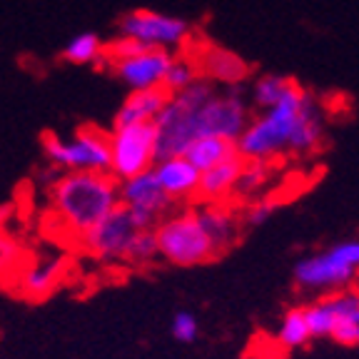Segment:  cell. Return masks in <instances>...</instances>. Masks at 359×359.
Listing matches in <instances>:
<instances>
[{"mask_svg": "<svg viewBox=\"0 0 359 359\" xmlns=\"http://www.w3.org/2000/svg\"><path fill=\"white\" fill-rule=\"evenodd\" d=\"M67 272V262L62 255H50V257H38L28 264V267L20 269L18 275V287H20V294L25 299H48L53 292L60 287L62 277Z\"/></svg>", "mask_w": 359, "mask_h": 359, "instance_id": "11", "label": "cell"}, {"mask_svg": "<svg viewBox=\"0 0 359 359\" xmlns=\"http://www.w3.org/2000/svg\"><path fill=\"white\" fill-rule=\"evenodd\" d=\"M170 332H172V337L177 339V342L192 344L197 339V334H200V325H197L195 314L180 309V312L172 317V322H170Z\"/></svg>", "mask_w": 359, "mask_h": 359, "instance_id": "29", "label": "cell"}, {"mask_svg": "<svg viewBox=\"0 0 359 359\" xmlns=\"http://www.w3.org/2000/svg\"><path fill=\"white\" fill-rule=\"evenodd\" d=\"M195 212L208 237L212 240L217 255H222L224 250H230L235 245L237 237H240L242 222L227 205H202V208H195Z\"/></svg>", "mask_w": 359, "mask_h": 359, "instance_id": "17", "label": "cell"}, {"mask_svg": "<svg viewBox=\"0 0 359 359\" xmlns=\"http://www.w3.org/2000/svg\"><path fill=\"white\" fill-rule=\"evenodd\" d=\"M105 55V45H102L100 35L95 33H78L70 43L65 45L62 57L73 65H88V62H97Z\"/></svg>", "mask_w": 359, "mask_h": 359, "instance_id": "21", "label": "cell"}, {"mask_svg": "<svg viewBox=\"0 0 359 359\" xmlns=\"http://www.w3.org/2000/svg\"><path fill=\"white\" fill-rule=\"evenodd\" d=\"M304 320H307L312 339H322V337L332 334V330H334V325H337V314H334V309L330 307L327 297H322L312 304H304Z\"/></svg>", "mask_w": 359, "mask_h": 359, "instance_id": "24", "label": "cell"}, {"mask_svg": "<svg viewBox=\"0 0 359 359\" xmlns=\"http://www.w3.org/2000/svg\"><path fill=\"white\" fill-rule=\"evenodd\" d=\"M192 62H195L200 78L210 80L212 85H224V88L242 85L247 73H250L247 62L237 53L224 50V48H215V45H208Z\"/></svg>", "mask_w": 359, "mask_h": 359, "instance_id": "12", "label": "cell"}, {"mask_svg": "<svg viewBox=\"0 0 359 359\" xmlns=\"http://www.w3.org/2000/svg\"><path fill=\"white\" fill-rule=\"evenodd\" d=\"M11 215H13V208H11V205H0V232H6Z\"/></svg>", "mask_w": 359, "mask_h": 359, "instance_id": "31", "label": "cell"}, {"mask_svg": "<svg viewBox=\"0 0 359 359\" xmlns=\"http://www.w3.org/2000/svg\"><path fill=\"white\" fill-rule=\"evenodd\" d=\"M235 155H237L235 142L222 140V137H197L182 157H185L197 172H205V170L215 168V165L224 163V160H230Z\"/></svg>", "mask_w": 359, "mask_h": 359, "instance_id": "18", "label": "cell"}, {"mask_svg": "<svg viewBox=\"0 0 359 359\" xmlns=\"http://www.w3.org/2000/svg\"><path fill=\"white\" fill-rule=\"evenodd\" d=\"M325 137V112L299 85L277 105L250 118L235 147L242 160L275 163L285 155H309Z\"/></svg>", "mask_w": 359, "mask_h": 359, "instance_id": "1", "label": "cell"}, {"mask_svg": "<svg viewBox=\"0 0 359 359\" xmlns=\"http://www.w3.org/2000/svg\"><path fill=\"white\" fill-rule=\"evenodd\" d=\"M157 240H155V232L147 230V232H135L133 240L128 242V250L123 255V262H130V264H150L152 259H157Z\"/></svg>", "mask_w": 359, "mask_h": 359, "instance_id": "25", "label": "cell"}, {"mask_svg": "<svg viewBox=\"0 0 359 359\" xmlns=\"http://www.w3.org/2000/svg\"><path fill=\"white\" fill-rule=\"evenodd\" d=\"M357 290H359V280H357Z\"/></svg>", "mask_w": 359, "mask_h": 359, "instance_id": "32", "label": "cell"}, {"mask_svg": "<svg viewBox=\"0 0 359 359\" xmlns=\"http://www.w3.org/2000/svg\"><path fill=\"white\" fill-rule=\"evenodd\" d=\"M277 210V202L275 200H267V197H257V200H252L250 205L245 208V212H242L240 222L247 224V227H262L264 222H267L272 215H275Z\"/></svg>", "mask_w": 359, "mask_h": 359, "instance_id": "28", "label": "cell"}, {"mask_svg": "<svg viewBox=\"0 0 359 359\" xmlns=\"http://www.w3.org/2000/svg\"><path fill=\"white\" fill-rule=\"evenodd\" d=\"M168 93L163 88L155 90H130V95L123 100V105L115 112V128L125 125H145L155 123V118L163 112L168 102Z\"/></svg>", "mask_w": 359, "mask_h": 359, "instance_id": "16", "label": "cell"}, {"mask_svg": "<svg viewBox=\"0 0 359 359\" xmlns=\"http://www.w3.org/2000/svg\"><path fill=\"white\" fill-rule=\"evenodd\" d=\"M120 35L140 43L147 50H172L190 38V25L182 18L157 11H133L120 20Z\"/></svg>", "mask_w": 359, "mask_h": 359, "instance_id": "8", "label": "cell"}, {"mask_svg": "<svg viewBox=\"0 0 359 359\" xmlns=\"http://www.w3.org/2000/svg\"><path fill=\"white\" fill-rule=\"evenodd\" d=\"M120 205H125V208H145L150 212H155L157 217H163L172 208V200L163 192V187H160V182L155 177V170L150 168L145 172L120 182Z\"/></svg>", "mask_w": 359, "mask_h": 359, "instance_id": "13", "label": "cell"}, {"mask_svg": "<svg viewBox=\"0 0 359 359\" xmlns=\"http://www.w3.org/2000/svg\"><path fill=\"white\" fill-rule=\"evenodd\" d=\"M330 339H334L337 344H344V347H359V307L349 317L337 320Z\"/></svg>", "mask_w": 359, "mask_h": 359, "instance_id": "27", "label": "cell"}, {"mask_svg": "<svg viewBox=\"0 0 359 359\" xmlns=\"http://www.w3.org/2000/svg\"><path fill=\"white\" fill-rule=\"evenodd\" d=\"M170 60L172 55L168 50H142L133 57L112 62V70L130 90H155L163 88Z\"/></svg>", "mask_w": 359, "mask_h": 359, "instance_id": "10", "label": "cell"}, {"mask_svg": "<svg viewBox=\"0 0 359 359\" xmlns=\"http://www.w3.org/2000/svg\"><path fill=\"white\" fill-rule=\"evenodd\" d=\"M272 177V163H257V160H245L242 172L237 177L235 195L237 197H252L262 190Z\"/></svg>", "mask_w": 359, "mask_h": 359, "instance_id": "22", "label": "cell"}, {"mask_svg": "<svg viewBox=\"0 0 359 359\" xmlns=\"http://www.w3.org/2000/svg\"><path fill=\"white\" fill-rule=\"evenodd\" d=\"M110 175L118 182L145 172L155 165V125H125L107 133Z\"/></svg>", "mask_w": 359, "mask_h": 359, "instance_id": "7", "label": "cell"}, {"mask_svg": "<svg viewBox=\"0 0 359 359\" xmlns=\"http://www.w3.org/2000/svg\"><path fill=\"white\" fill-rule=\"evenodd\" d=\"M197 78L200 75H197V67L190 57H172L168 70H165L163 90L168 95H175V93H182L185 88H190Z\"/></svg>", "mask_w": 359, "mask_h": 359, "instance_id": "23", "label": "cell"}, {"mask_svg": "<svg viewBox=\"0 0 359 359\" xmlns=\"http://www.w3.org/2000/svg\"><path fill=\"white\" fill-rule=\"evenodd\" d=\"M359 280V240H344L309 255L294 264V282L304 292H332L357 287Z\"/></svg>", "mask_w": 359, "mask_h": 359, "instance_id": "3", "label": "cell"}, {"mask_svg": "<svg viewBox=\"0 0 359 359\" xmlns=\"http://www.w3.org/2000/svg\"><path fill=\"white\" fill-rule=\"evenodd\" d=\"M242 165H245V160H242L240 155H235V157H230V160H224V163L200 172L197 197H200L205 205H224V200H230V197L235 195Z\"/></svg>", "mask_w": 359, "mask_h": 359, "instance_id": "15", "label": "cell"}, {"mask_svg": "<svg viewBox=\"0 0 359 359\" xmlns=\"http://www.w3.org/2000/svg\"><path fill=\"white\" fill-rule=\"evenodd\" d=\"M22 262H25V250H22V245L13 235H8V230L0 232V275L13 272V269H18Z\"/></svg>", "mask_w": 359, "mask_h": 359, "instance_id": "26", "label": "cell"}, {"mask_svg": "<svg viewBox=\"0 0 359 359\" xmlns=\"http://www.w3.org/2000/svg\"><path fill=\"white\" fill-rule=\"evenodd\" d=\"M312 339L307 320H304V304L302 307H290L282 317L280 327L275 332V342L282 349H302Z\"/></svg>", "mask_w": 359, "mask_h": 359, "instance_id": "19", "label": "cell"}, {"mask_svg": "<svg viewBox=\"0 0 359 359\" xmlns=\"http://www.w3.org/2000/svg\"><path fill=\"white\" fill-rule=\"evenodd\" d=\"M120 205V182L110 172H62L50 187V210L73 235H83Z\"/></svg>", "mask_w": 359, "mask_h": 359, "instance_id": "2", "label": "cell"}, {"mask_svg": "<svg viewBox=\"0 0 359 359\" xmlns=\"http://www.w3.org/2000/svg\"><path fill=\"white\" fill-rule=\"evenodd\" d=\"M43 150L48 163L62 172H110V145L107 133L95 125H83L73 140L45 133Z\"/></svg>", "mask_w": 359, "mask_h": 359, "instance_id": "5", "label": "cell"}, {"mask_svg": "<svg viewBox=\"0 0 359 359\" xmlns=\"http://www.w3.org/2000/svg\"><path fill=\"white\" fill-rule=\"evenodd\" d=\"M247 123H250V105L245 100L242 85L217 90L192 118L197 137H222L230 142H237Z\"/></svg>", "mask_w": 359, "mask_h": 359, "instance_id": "6", "label": "cell"}, {"mask_svg": "<svg viewBox=\"0 0 359 359\" xmlns=\"http://www.w3.org/2000/svg\"><path fill=\"white\" fill-rule=\"evenodd\" d=\"M152 232L157 240V255L170 264L195 267V264H205L217 257V250L195 210L165 215V219H160Z\"/></svg>", "mask_w": 359, "mask_h": 359, "instance_id": "4", "label": "cell"}, {"mask_svg": "<svg viewBox=\"0 0 359 359\" xmlns=\"http://www.w3.org/2000/svg\"><path fill=\"white\" fill-rule=\"evenodd\" d=\"M133 235L135 227L130 222L128 210H125V205H118L100 222H95L88 232H83L80 242L90 257L100 259V262H118V259H123Z\"/></svg>", "mask_w": 359, "mask_h": 359, "instance_id": "9", "label": "cell"}, {"mask_svg": "<svg viewBox=\"0 0 359 359\" xmlns=\"http://www.w3.org/2000/svg\"><path fill=\"white\" fill-rule=\"evenodd\" d=\"M155 177L163 187V192L172 202L190 200L197 195V185H200V172L187 163L185 157H168L160 163L152 165Z\"/></svg>", "mask_w": 359, "mask_h": 359, "instance_id": "14", "label": "cell"}, {"mask_svg": "<svg viewBox=\"0 0 359 359\" xmlns=\"http://www.w3.org/2000/svg\"><path fill=\"white\" fill-rule=\"evenodd\" d=\"M142 50H147V48H142L140 43H135V40L123 38V35H120V38H115L105 48V57L110 62H118V60H125V57L137 55V53H142Z\"/></svg>", "mask_w": 359, "mask_h": 359, "instance_id": "30", "label": "cell"}, {"mask_svg": "<svg viewBox=\"0 0 359 359\" xmlns=\"http://www.w3.org/2000/svg\"><path fill=\"white\" fill-rule=\"evenodd\" d=\"M294 85L297 83L285 78V75H259V78L252 83L250 97H252V102L257 105V110H267V107L277 105Z\"/></svg>", "mask_w": 359, "mask_h": 359, "instance_id": "20", "label": "cell"}]
</instances>
